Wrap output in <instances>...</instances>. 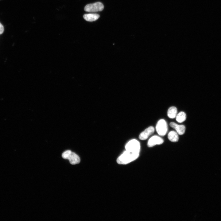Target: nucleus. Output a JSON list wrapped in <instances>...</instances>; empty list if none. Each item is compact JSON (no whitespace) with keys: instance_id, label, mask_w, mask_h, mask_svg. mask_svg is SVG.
<instances>
[{"instance_id":"nucleus-8","label":"nucleus","mask_w":221,"mask_h":221,"mask_svg":"<svg viewBox=\"0 0 221 221\" xmlns=\"http://www.w3.org/2000/svg\"><path fill=\"white\" fill-rule=\"evenodd\" d=\"M170 126L176 130L178 134L183 135L185 132L186 128L184 125H179L174 122H171Z\"/></svg>"},{"instance_id":"nucleus-12","label":"nucleus","mask_w":221,"mask_h":221,"mask_svg":"<svg viewBox=\"0 0 221 221\" xmlns=\"http://www.w3.org/2000/svg\"><path fill=\"white\" fill-rule=\"evenodd\" d=\"M176 118V121L179 123H181L186 119V115L184 112L181 111L177 114Z\"/></svg>"},{"instance_id":"nucleus-11","label":"nucleus","mask_w":221,"mask_h":221,"mask_svg":"<svg viewBox=\"0 0 221 221\" xmlns=\"http://www.w3.org/2000/svg\"><path fill=\"white\" fill-rule=\"evenodd\" d=\"M177 109L175 107H169L168 110L167 115L168 117L171 118H176L177 114Z\"/></svg>"},{"instance_id":"nucleus-2","label":"nucleus","mask_w":221,"mask_h":221,"mask_svg":"<svg viewBox=\"0 0 221 221\" xmlns=\"http://www.w3.org/2000/svg\"><path fill=\"white\" fill-rule=\"evenodd\" d=\"M62 157L64 159H68L72 165L78 164L80 161L79 157L70 150H67L64 152L62 154Z\"/></svg>"},{"instance_id":"nucleus-6","label":"nucleus","mask_w":221,"mask_h":221,"mask_svg":"<svg viewBox=\"0 0 221 221\" xmlns=\"http://www.w3.org/2000/svg\"><path fill=\"white\" fill-rule=\"evenodd\" d=\"M163 142V139L161 137L157 135H154L149 139L147 145L149 147H151L156 145L161 144Z\"/></svg>"},{"instance_id":"nucleus-5","label":"nucleus","mask_w":221,"mask_h":221,"mask_svg":"<svg viewBox=\"0 0 221 221\" xmlns=\"http://www.w3.org/2000/svg\"><path fill=\"white\" fill-rule=\"evenodd\" d=\"M104 6L101 2H97L86 5L84 7V10L87 12H94L100 11L103 10Z\"/></svg>"},{"instance_id":"nucleus-13","label":"nucleus","mask_w":221,"mask_h":221,"mask_svg":"<svg viewBox=\"0 0 221 221\" xmlns=\"http://www.w3.org/2000/svg\"><path fill=\"white\" fill-rule=\"evenodd\" d=\"M4 28L2 24L0 22V34H2L4 32Z\"/></svg>"},{"instance_id":"nucleus-7","label":"nucleus","mask_w":221,"mask_h":221,"mask_svg":"<svg viewBox=\"0 0 221 221\" xmlns=\"http://www.w3.org/2000/svg\"><path fill=\"white\" fill-rule=\"evenodd\" d=\"M154 132V127L152 126H149L140 134L139 138L141 140H145L150 135L153 134Z\"/></svg>"},{"instance_id":"nucleus-1","label":"nucleus","mask_w":221,"mask_h":221,"mask_svg":"<svg viewBox=\"0 0 221 221\" xmlns=\"http://www.w3.org/2000/svg\"><path fill=\"white\" fill-rule=\"evenodd\" d=\"M139 153H135L126 150L117 159V162L119 164H126L137 159Z\"/></svg>"},{"instance_id":"nucleus-4","label":"nucleus","mask_w":221,"mask_h":221,"mask_svg":"<svg viewBox=\"0 0 221 221\" xmlns=\"http://www.w3.org/2000/svg\"><path fill=\"white\" fill-rule=\"evenodd\" d=\"M156 130L158 134L163 136L167 132L168 128L166 121L164 119L159 120L157 123Z\"/></svg>"},{"instance_id":"nucleus-3","label":"nucleus","mask_w":221,"mask_h":221,"mask_svg":"<svg viewBox=\"0 0 221 221\" xmlns=\"http://www.w3.org/2000/svg\"><path fill=\"white\" fill-rule=\"evenodd\" d=\"M125 148L126 150L135 153H139L140 145L138 141L133 139L127 143Z\"/></svg>"},{"instance_id":"nucleus-10","label":"nucleus","mask_w":221,"mask_h":221,"mask_svg":"<svg viewBox=\"0 0 221 221\" xmlns=\"http://www.w3.org/2000/svg\"><path fill=\"white\" fill-rule=\"evenodd\" d=\"M168 138L169 140L172 142H177L179 140L178 134L176 131H171L169 133Z\"/></svg>"},{"instance_id":"nucleus-9","label":"nucleus","mask_w":221,"mask_h":221,"mask_svg":"<svg viewBox=\"0 0 221 221\" xmlns=\"http://www.w3.org/2000/svg\"><path fill=\"white\" fill-rule=\"evenodd\" d=\"M99 17V14L94 13L86 14L83 15V18L85 20L90 22L96 20Z\"/></svg>"}]
</instances>
